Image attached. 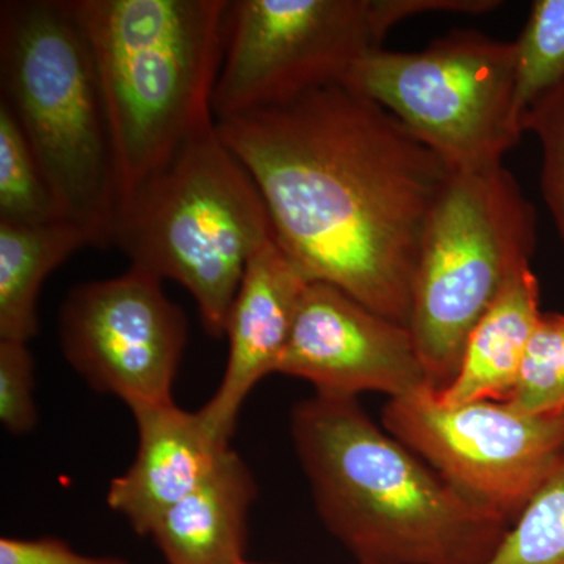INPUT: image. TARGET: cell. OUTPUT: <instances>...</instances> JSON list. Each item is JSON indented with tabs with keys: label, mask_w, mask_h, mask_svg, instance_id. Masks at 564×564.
I'll list each match as a JSON object with an SVG mask.
<instances>
[{
	"label": "cell",
	"mask_w": 564,
	"mask_h": 564,
	"mask_svg": "<svg viewBox=\"0 0 564 564\" xmlns=\"http://www.w3.org/2000/svg\"><path fill=\"white\" fill-rule=\"evenodd\" d=\"M310 282L410 328L426 229L454 170L395 115L345 84L217 121Z\"/></svg>",
	"instance_id": "1"
},
{
	"label": "cell",
	"mask_w": 564,
	"mask_h": 564,
	"mask_svg": "<svg viewBox=\"0 0 564 564\" xmlns=\"http://www.w3.org/2000/svg\"><path fill=\"white\" fill-rule=\"evenodd\" d=\"M291 436L323 525L358 564H488L510 522L381 430L356 399L315 393Z\"/></svg>",
	"instance_id": "2"
},
{
	"label": "cell",
	"mask_w": 564,
	"mask_h": 564,
	"mask_svg": "<svg viewBox=\"0 0 564 564\" xmlns=\"http://www.w3.org/2000/svg\"><path fill=\"white\" fill-rule=\"evenodd\" d=\"M229 3L69 0L98 74L120 203L217 124L214 91Z\"/></svg>",
	"instance_id": "3"
},
{
	"label": "cell",
	"mask_w": 564,
	"mask_h": 564,
	"mask_svg": "<svg viewBox=\"0 0 564 564\" xmlns=\"http://www.w3.org/2000/svg\"><path fill=\"white\" fill-rule=\"evenodd\" d=\"M2 101L31 144L63 218L110 247L120 192L90 47L69 0L0 3Z\"/></svg>",
	"instance_id": "4"
},
{
	"label": "cell",
	"mask_w": 564,
	"mask_h": 564,
	"mask_svg": "<svg viewBox=\"0 0 564 564\" xmlns=\"http://www.w3.org/2000/svg\"><path fill=\"white\" fill-rule=\"evenodd\" d=\"M272 240L269 207L215 124L121 199L111 245L182 285L206 333L225 337L248 263Z\"/></svg>",
	"instance_id": "5"
},
{
	"label": "cell",
	"mask_w": 564,
	"mask_h": 564,
	"mask_svg": "<svg viewBox=\"0 0 564 564\" xmlns=\"http://www.w3.org/2000/svg\"><path fill=\"white\" fill-rule=\"evenodd\" d=\"M536 212L503 165L454 172L426 229L410 329L434 391L455 380L464 347L516 274L532 267Z\"/></svg>",
	"instance_id": "6"
},
{
	"label": "cell",
	"mask_w": 564,
	"mask_h": 564,
	"mask_svg": "<svg viewBox=\"0 0 564 564\" xmlns=\"http://www.w3.org/2000/svg\"><path fill=\"white\" fill-rule=\"evenodd\" d=\"M345 85L383 106L454 172L502 165L521 140L516 44L455 31L419 52L377 50Z\"/></svg>",
	"instance_id": "7"
},
{
	"label": "cell",
	"mask_w": 564,
	"mask_h": 564,
	"mask_svg": "<svg viewBox=\"0 0 564 564\" xmlns=\"http://www.w3.org/2000/svg\"><path fill=\"white\" fill-rule=\"evenodd\" d=\"M408 0H234L217 85L215 120L291 102L345 84L408 20Z\"/></svg>",
	"instance_id": "8"
},
{
	"label": "cell",
	"mask_w": 564,
	"mask_h": 564,
	"mask_svg": "<svg viewBox=\"0 0 564 564\" xmlns=\"http://www.w3.org/2000/svg\"><path fill=\"white\" fill-rule=\"evenodd\" d=\"M381 422L456 491L511 525L564 454V414H521L486 400L447 406L432 388L389 399Z\"/></svg>",
	"instance_id": "9"
},
{
	"label": "cell",
	"mask_w": 564,
	"mask_h": 564,
	"mask_svg": "<svg viewBox=\"0 0 564 564\" xmlns=\"http://www.w3.org/2000/svg\"><path fill=\"white\" fill-rule=\"evenodd\" d=\"M188 325L163 281L139 267L76 285L62 304L58 339L66 362L93 391L128 408L173 402Z\"/></svg>",
	"instance_id": "10"
},
{
	"label": "cell",
	"mask_w": 564,
	"mask_h": 564,
	"mask_svg": "<svg viewBox=\"0 0 564 564\" xmlns=\"http://www.w3.org/2000/svg\"><path fill=\"white\" fill-rule=\"evenodd\" d=\"M278 373L307 381L329 399L362 392L399 399L433 389L408 326L325 282L304 289Z\"/></svg>",
	"instance_id": "11"
},
{
	"label": "cell",
	"mask_w": 564,
	"mask_h": 564,
	"mask_svg": "<svg viewBox=\"0 0 564 564\" xmlns=\"http://www.w3.org/2000/svg\"><path fill=\"white\" fill-rule=\"evenodd\" d=\"M307 284L310 281L274 240L248 263L226 321L225 373L209 402L198 410L212 433L225 443L231 444L252 389L278 373Z\"/></svg>",
	"instance_id": "12"
},
{
	"label": "cell",
	"mask_w": 564,
	"mask_h": 564,
	"mask_svg": "<svg viewBox=\"0 0 564 564\" xmlns=\"http://www.w3.org/2000/svg\"><path fill=\"white\" fill-rule=\"evenodd\" d=\"M139 433L131 466L111 480L107 505L139 536H150L173 505L212 473L231 444L212 433L199 411L176 403L129 408Z\"/></svg>",
	"instance_id": "13"
},
{
	"label": "cell",
	"mask_w": 564,
	"mask_h": 564,
	"mask_svg": "<svg viewBox=\"0 0 564 564\" xmlns=\"http://www.w3.org/2000/svg\"><path fill=\"white\" fill-rule=\"evenodd\" d=\"M256 499L254 475L229 447L202 484L159 519L150 538L166 564L243 562Z\"/></svg>",
	"instance_id": "14"
},
{
	"label": "cell",
	"mask_w": 564,
	"mask_h": 564,
	"mask_svg": "<svg viewBox=\"0 0 564 564\" xmlns=\"http://www.w3.org/2000/svg\"><path fill=\"white\" fill-rule=\"evenodd\" d=\"M540 281L527 267L508 282L464 347L458 373L436 399L447 406L507 402L541 317Z\"/></svg>",
	"instance_id": "15"
},
{
	"label": "cell",
	"mask_w": 564,
	"mask_h": 564,
	"mask_svg": "<svg viewBox=\"0 0 564 564\" xmlns=\"http://www.w3.org/2000/svg\"><path fill=\"white\" fill-rule=\"evenodd\" d=\"M85 247H95V240L73 221H0V340L29 344L39 334L44 281Z\"/></svg>",
	"instance_id": "16"
},
{
	"label": "cell",
	"mask_w": 564,
	"mask_h": 564,
	"mask_svg": "<svg viewBox=\"0 0 564 564\" xmlns=\"http://www.w3.org/2000/svg\"><path fill=\"white\" fill-rule=\"evenodd\" d=\"M65 220L31 144L0 102V221L43 225Z\"/></svg>",
	"instance_id": "17"
},
{
	"label": "cell",
	"mask_w": 564,
	"mask_h": 564,
	"mask_svg": "<svg viewBox=\"0 0 564 564\" xmlns=\"http://www.w3.org/2000/svg\"><path fill=\"white\" fill-rule=\"evenodd\" d=\"M516 44L519 118L564 79V0H536Z\"/></svg>",
	"instance_id": "18"
},
{
	"label": "cell",
	"mask_w": 564,
	"mask_h": 564,
	"mask_svg": "<svg viewBox=\"0 0 564 564\" xmlns=\"http://www.w3.org/2000/svg\"><path fill=\"white\" fill-rule=\"evenodd\" d=\"M488 564H564V454Z\"/></svg>",
	"instance_id": "19"
},
{
	"label": "cell",
	"mask_w": 564,
	"mask_h": 564,
	"mask_svg": "<svg viewBox=\"0 0 564 564\" xmlns=\"http://www.w3.org/2000/svg\"><path fill=\"white\" fill-rule=\"evenodd\" d=\"M508 406L521 414H564V314H541Z\"/></svg>",
	"instance_id": "20"
},
{
	"label": "cell",
	"mask_w": 564,
	"mask_h": 564,
	"mask_svg": "<svg viewBox=\"0 0 564 564\" xmlns=\"http://www.w3.org/2000/svg\"><path fill=\"white\" fill-rule=\"evenodd\" d=\"M522 129L540 140L541 191L564 247V79L525 111Z\"/></svg>",
	"instance_id": "21"
},
{
	"label": "cell",
	"mask_w": 564,
	"mask_h": 564,
	"mask_svg": "<svg viewBox=\"0 0 564 564\" xmlns=\"http://www.w3.org/2000/svg\"><path fill=\"white\" fill-rule=\"evenodd\" d=\"M0 423L13 436L33 432L39 423L35 359L29 344L0 340Z\"/></svg>",
	"instance_id": "22"
},
{
	"label": "cell",
	"mask_w": 564,
	"mask_h": 564,
	"mask_svg": "<svg viewBox=\"0 0 564 564\" xmlns=\"http://www.w3.org/2000/svg\"><path fill=\"white\" fill-rule=\"evenodd\" d=\"M0 564H129L118 556L79 554L61 538H14L0 540Z\"/></svg>",
	"instance_id": "23"
},
{
	"label": "cell",
	"mask_w": 564,
	"mask_h": 564,
	"mask_svg": "<svg viewBox=\"0 0 564 564\" xmlns=\"http://www.w3.org/2000/svg\"><path fill=\"white\" fill-rule=\"evenodd\" d=\"M236 564H273V563H251V562H247V560H243V562L236 563Z\"/></svg>",
	"instance_id": "24"
}]
</instances>
